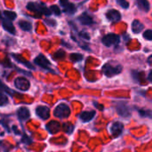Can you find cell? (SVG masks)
Listing matches in <instances>:
<instances>
[{"label": "cell", "instance_id": "26", "mask_svg": "<svg viewBox=\"0 0 152 152\" xmlns=\"http://www.w3.org/2000/svg\"><path fill=\"white\" fill-rule=\"evenodd\" d=\"M63 129H64V131H65L67 134H72V133H73L74 126H73V125H71L70 123H65V124L63 125Z\"/></svg>", "mask_w": 152, "mask_h": 152}, {"label": "cell", "instance_id": "6", "mask_svg": "<svg viewBox=\"0 0 152 152\" xmlns=\"http://www.w3.org/2000/svg\"><path fill=\"white\" fill-rule=\"evenodd\" d=\"M34 62H35V64H37V66L41 67L42 69H45L46 70H49V71H52V72L54 73V71H53L52 69H51V63H50V61L47 60V58L45 55L39 54L38 56H37L35 58Z\"/></svg>", "mask_w": 152, "mask_h": 152}, {"label": "cell", "instance_id": "23", "mask_svg": "<svg viewBox=\"0 0 152 152\" xmlns=\"http://www.w3.org/2000/svg\"><path fill=\"white\" fill-rule=\"evenodd\" d=\"M65 55H66V53L63 50H59L56 53H54V54L53 55V58L55 61H60V60L64 59L65 58Z\"/></svg>", "mask_w": 152, "mask_h": 152}, {"label": "cell", "instance_id": "9", "mask_svg": "<svg viewBox=\"0 0 152 152\" xmlns=\"http://www.w3.org/2000/svg\"><path fill=\"white\" fill-rule=\"evenodd\" d=\"M60 4L63 8L64 12H66L67 14H74L77 12L76 5L70 3L69 0H60Z\"/></svg>", "mask_w": 152, "mask_h": 152}, {"label": "cell", "instance_id": "4", "mask_svg": "<svg viewBox=\"0 0 152 152\" xmlns=\"http://www.w3.org/2000/svg\"><path fill=\"white\" fill-rule=\"evenodd\" d=\"M53 115L58 118H68L70 115V109L66 103H60L56 106Z\"/></svg>", "mask_w": 152, "mask_h": 152}, {"label": "cell", "instance_id": "12", "mask_svg": "<svg viewBox=\"0 0 152 152\" xmlns=\"http://www.w3.org/2000/svg\"><path fill=\"white\" fill-rule=\"evenodd\" d=\"M106 17L109 20L112 21V22H118L121 20V14L118 10L115 9H111L109 10L106 12Z\"/></svg>", "mask_w": 152, "mask_h": 152}, {"label": "cell", "instance_id": "31", "mask_svg": "<svg viewBox=\"0 0 152 152\" xmlns=\"http://www.w3.org/2000/svg\"><path fill=\"white\" fill-rule=\"evenodd\" d=\"M78 36L82 38V39H84V40H90V36L88 35V33H86V32H85V31H81V32H79L78 33Z\"/></svg>", "mask_w": 152, "mask_h": 152}, {"label": "cell", "instance_id": "15", "mask_svg": "<svg viewBox=\"0 0 152 152\" xmlns=\"http://www.w3.org/2000/svg\"><path fill=\"white\" fill-rule=\"evenodd\" d=\"M77 20H79V22L83 25H92L94 24V19L92 16H90L87 12H83L81 15L78 16Z\"/></svg>", "mask_w": 152, "mask_h": 152}, {"label": "cell", "instance_id": "29", "mask_svg": "<svg viewBox=\"0 0 152 152\" xmlns=\"http://www.w3.org/2000/svg\"><path fill=\"white\" fill-rule=\"evenodd\" d=\"M142 35H143V37H144L146 40H150V41H151L152 40V29H148V30H146Z\"/></svg>", "mask_w": 152, "mask_h": 152}, {"label": "cell", "instance_id": "3", "mask_svg": "<svg viewBox=\"0 0 152 152\" xmlns=\"http://www.w3.org/2000/svg\"><path fill=\"white\" fill-rule=\"evenodd\" d=\"M115 109L117 110V113L122 117V118H129L132 114V110L131 107L129 106L128 102H124V101H119V102H115L114 103Z\"/></svg>", "mask_w": 152, "mask_h": 152}, {"label": "cell", "instance_id": "1", "mask_svg": "<svg viewBox=\"0 0 152 152\" xmlns=\"http://www.w3.org/2000/svg\"><path fill=\"white\" fill-rule=\"evenodd\" d=\"M122 65L114 61H109L105 63L102 67V72L108 77H112L114 76L120 74L122 72Z\"/></svg>", "mask_w": 152, "mask_h": 152}, {"label": "cell", "instance_id": "18", "mask_svg": "<svg viewBox=\"0 0 152 152\" xmlns=\"http://www.w3.org/2000/svg\"><path fill=\"white\" fill-rule=\"evenodd\" d=\"M144 26L139 20H134L132 23V30L134 34H139L142 31Z\"/></svg>", "mask_w": 152, "mask_h": 152}, {"label": "cell", "instance_id": "2", "mask_svg": "<svg viewBox=\"0 0 152 152\" xmlns=\"http://www.w3.org/2000/svg\"><path fill=\"white\" fill-rule=\"evenodd\" d=\"M26 8L33 12H37L39 14H45L46 16L50 15L52 13L51 9H48L45 4L42 3H35V2H30L27 4Z\"/></svg>", "mask_w": 152, "mask_h": 152}, {"label": "cell", "instance_id": "16", "mask_svg": "<svg viewBox=\"0 0 152 152\" xmlns=\"http://www.w3.org/2000/svg\"><path fill=\"white\" fill-rule=\"evenodd\" d=\"M61 124L59 122H56V121H51L50 123H48L46 125L47 131L52 134H54L58 133L61 130Z\"/></svg>", "mask_w": 152, "mask_h": 152}, {"label": "cell", "instance_id": "13", "mask_svg": "<svg viewBox=\"0 0 152 152\" xmlns=\"http://www.w3.org/2000/svg\"><path fill=\"white\" fill-rule=\"evenodd\" d=\"M95 115H96L95 110H87V111H83L78 116V118L82 122L87 123V122H90L91 120H93V118L95 117Z\"/></svg>", "mask_w": 152, "mask_h": 152}, {"label": "cell", "instance_id": "30", "mask_svg": "<svg viewBox=\"0 0 152 152\" xmlns=\"http://www.w3.org/2000/svg\"><path fill=\"white\" fill-rule=\"evenodd\" d=\"M50 9H51V11L55 14V15H61V10H60V8H59V6H57V5H52L51 7H50Z\"/></svg>", "mask_w": 152, "mask_h": 152}, {"label": "cell", "instance_id": "25", "mask_svg": "<svg viewBox=\"0 0 152 152\" xmlns=\"http://www.w3.org/2000/svg\"><path fill=\"white\" fill-rule=\"evenodd\" d=\"M83 55L81 53H71L70 54V60L73 61V62H78V61H81L83 60Z\"/></svg>", "mask_w": 152, "mask_h": 152}, {"label": "cell", "instance_id": "8", "mask_svg": "<svg viewBox=\"0 0 152 152\" xmlns=\"http://www.w3.org/2000/svg\"><path fill=\"white\" fill-rule=\"evenodd\" d=\"M36 115L43 120H46L50 118V110L46 106H37L35 110Z\"/></svg>", "mask_w": 152, "mask_h": 152}, {"label": "cell", "instance_id": "22", "mask_svg": "<svg viewBox=\"0 0 152 152\" xmlns=\"http://www.w3.org/2000/svg\"><path fill=\"white\" fill-rule=\"evenodd\" d=\"M3 15L4 17H6L7 19H9L10 20H14L17 18V14L15 12H12V11H4L3 12Z\"/></svg>", "mask_w": 152, "mask_h": 152}, {"label": "cell", "instance_id": "33", "mask_svg": "<svg viewBox=\"0 0 152 152\" xmlns=\"http://www.w3.org/2000/svg\"><path fill=\"white\" fill-rule=\"evenodd\" d=\"M45 21L46 24H48V25H50V26H53V27H54V26L56 25V22H55L54 20H45Z\"/></svg>", "mask_w": 152, "mask_h": 152}, {"label": "cell", "instance_id": "19", "mask_svg": "<svg viewBox=\"0 0 152 152\" xmlns=\"http://www.w3.org/2000/svg\"><path fill=\"white\" fill-rule=\"evenodd\" d=\"M136 4L141 11H143L146 12L150 11L151 5L148 0H136Z\"/></svg>", "mask_w": 152, "mask_h": 152}, {"label": "cell", "instance_id": "11", "mask_svg": "<svg viewBox=\"0 0 152 152\" xmlns=\"http://www.w3.org/2000/svg\"><path fill=\"white\" fill-rule=\"evenodd\" d=\"M2 26H3L4 29L6 30L7 32H9L10 34H12V35L15 34L16 31H15V28H14V26H13L12 20H10L4 15H2Z\"/></svg>", "mask_w": 152, "mask_h": 152}, {"label": "cell", "instance_id": "36", "mask_svg": "<svg viewBox=\"0 0 152 152\" xmlns=\"http://www.w3.org/2000/svg\"><path fill=\"white\" fill-rule=\"evenodd\" d=\"M148 63H149L150 65H151L152 66V55H151V56L148 58Z\"/></svg>", "mask_w": 152, "mask_h": 152}, {"label": "cell", "instance_id": "35", "mask_svg": "<svg viewBox=\"0 0 152 152\" xmlns=\"http://www.w3.org/2000/svg\"><path fill=\"white\" fill-rule=\"evenodd\" d=\"M148 80L152 84V69L150 71V73L148 75Z\"/></svg>", "mask_w": 152, "mask_h": 152}, {"label": "cell", "instance_id": "27", "mask_svg": "<svg viewBox=\"0 0 152 152\" xmlns=\"http://www.w3.org/2000/svg\"><path fill=\"white\" fill-rule=\"evenodd\" d=\"M0 102H1V106H4L5 104L8 103L7 96L4 94V91L1 92V100H0Z\"/></svg>", "mask_w": 152, "mask_h": 152}, {"label": "cell", "instance_id": "5", "mask_svg": "<svg viewBox=\"0 0 152 152\" xmlns=\"http://www.w3.org/2000/svg\"><path fill=\"white\" fill-rule=\"evenodd\" d=\"M119 41H120V37L118 35L113 34V33H110V34L105 35L102 37V44L104 45L108 46V47H110V46L118 45L119 44Z\"/></svg>", "mask_w": 152, "mask_h": 152}, {"label": "cell", "instance_id": "17", "mask_svg": "<svg viewBox=\"0 0 152 152\" xmlns=\"http://www.w3.org/2000/svg\"><path fill=\"white\" fill-rule=\"evenodd\" d=\"M12 58L16 61H18V62H20V63H21V64H23L25 67H27V68H28V69H35V68H34V66L29 62V61H26L25 59H23L20 55H19V54H12Z\"/></svg>", "mask_w": 152, "mask_h": 152}, {"label": "cell", "instance_id": "34", "mask_svg": "<svg viewBox=\"0 0 152 152\" xmlns=\"http://www.w3.org/2000/svg\"><path fill=\"white\" fill-rule=\"evenodd\" d=\"M94 105L97 108V109H99L100 110H103V109H104V107H103V105H102V104H99L98 102H94Z\"/></svg>", "mask_w": 152, "mask_h": 152}, {"label": "cell", "instance_id": "24", "mask_svg": "<svg viewBox=\"0 0 152 152\" xmlns=\"http://www.w3.org/2000/svg\"><path fill=\"white\" fill-rule=\"evenodd\" d=\"M142 76H143V73H142V72H139V71H136V70L132 71V77H133V78H134V80L135 82L141 83Z\"/></svg>", "mask_w": 152, "mask_h": 152}, {"label": "cell", "instance_id": "28", "mask_svg": "<svg viewBox=\"0 0 152 152\" xmlns=\"http://www.w3.org/2000/svg\"><path fill=\"white\" fill-rule=\"evenodd\" d=\"M117 3L124 9H127L129 7V3L126 0H116Z\"/></svg>", "mask_w": 152, "mask_h": 152}, {"label": "cell", "instance_id": "20", "mask_svg": "<svg viewBox=\"0 0 152 152\" xmlns=\"http://www.w3.org/2000/svg\"><path fill=\"white\" fill-rule=\"evenodd\" d=\"M18 25L24 31H30L31 28H32L31 23L29 21H28V20H20L19 23H18Z\"/></svg>", "mask_w": 152, "mask_h": 152}, {"label": "cell", "instance_id": "32", "mask_svg": "<svg viewBox=\"0 0 152 152\" xmlns=\"http://www.w3.org/2000/svg\"><path fill=\"white\" fill-rule=\"evenodd\" d=\"M21 142H23V143H25V144H27V145H28V144H30L31 142H32V141H31V139L27 135V134H23V136H22V139H21Z\"/></svg>", "mask_w": 152, "mask_h": 152}, {"label": "cell", "instance_id": "14", "mask_svg": "<svg viewBox=\"0 0 152 152\" xmlns=\"http://www.w3.org/2000/svg\"><path fill=\"white\" fill-rule=\"evenodd\" d=\"M17 117L20 121H26L30 117V112L26 107H20L17 110Z\"/></svg>", "mask_w": 152, "mask_h": 152}, {"label": "cell", "instance_id": "21", "mask_svg": "<svg viewBox=\"0 0 152 152\" xmlns=\"http://www.w3.org/2000/svg\"><path fill=\"white\" fill-rule=\"evenodd\" d=\"M138 113L142 118H152V111L150 110L138 109Z\"/></svg>", "mask_w": 152, "mask_h": 152}, {"label": "cell", "instance_id": "10", "mask_svg": "<svg viewBox=\"0 0 152 152\" xmlns=\"http://www.w3.org/2000/svg\"><path fill=\"white\" fill-rule=\"evenodd\" d=\"M124 131V125L121 122H114L110 127L111 134L114 138H118L122 134Z\"/></svg>", "mask_w": 152, "mask_h": 152}, {"label": "cell", "instance_id": "7", "mask_svg": "<svg viewBox=\"0 0 152 152\" xmlns=\"http://www.w3.org/2000/svg\"><path fill=\"white\" fill-rule=\"evenodd\" d=\"M14 86L20 90V91H23V92H26L29 89L30 87V82L28 81V79H27L26 77H17L15 80H14Z\"/></svg>", "mask_w": 152, "mask_h": 152}]
</instances>
